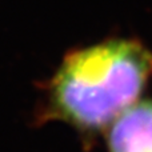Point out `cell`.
<instances>
[{
  "label": "cell",
  "instance_id": "6da1fadb",
  "mask_svg": "<svg viewBox=\"0 0 152 152\" xmlns=\"http://www.w3.org/2000/svg\"><path fill=\"white\" fill-rule=\"evenodd\" d=\"M152 79V52L116 39L68 53L47 84L36 118L60 121L92 143L123 111L142 99Z\"/></svg>",
  "mask_w": 152,
  "mask_h": 152
},
{
  "label": "cell",
  "instance_id": "7a4b0ae2",
  "mask_svg": "<svg viewBox=\"0 0 152 152\" xmlns=\"http://www.w3.org/2000/svg\"><path fill=\"white\" fill-rule=\"evenodd\" d=\"M108 152H152V97L139 99L105 129Z\"/></svg>",
  "mask_w": 152,
  "mask_h": 152
}]
</instances>
